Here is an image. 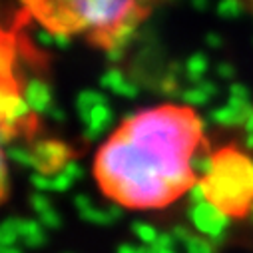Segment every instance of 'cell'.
<instances>
[{
    "instance_id": "e575fe53",
    "label": "cell",
    "mask_w": 253,
    "mask_h": 253,
    "mask_svg": "<svg viewBox=\"0 0 253 253\" xmlns=\"http://www.w3.org/2000/svg\"><path fill=\"white\" fill-rule=\"evenodd\" d=\"M245 148H247L249 152H253V134H247V136H245Z\"/></svg>"
},
{
    "instance_id": "9c48e42d",
    "label": "cell",
    "mask_w": 253,
    "mask_h": 253,
    "mask_svg": "<svg viewBox=\"0 0 253 253\" xmlns=\"http://www.w3.org/2000/svg\"><path fill=\"white\" fill-rule=\"evenodd\" d=\"M253 114V106L247 108V110H241V108H233V106H223V108H215L210 112L208 120L217 124V126H225V128H243L247 118Z\"/></svg>"
},
{
    "instance_id": "52a82bcc",
    "label": "cell",
    "mask_w": 253,
    "mask_h": 253,
    "mask_svg": "<svg viewBox=\"0 0 253 253\" xmlns=\"http://www.w3.org/2000/svg\"><path fill=\"white\" fill-rule=\"evenodd\" d=\"M116 118H114V112L108 104H100L96 106L88 120L84 122V138L88 142H98L104 138V134H108L112 130V126H114Z\"/></svg>"
},
{
    "instance_id": "3957f363",
    "label": "cell",
    "mask_w": 253,
    "mask_h": 253,
    "mask_svg": "<svg viewBox=\"0 0 253 253\" xmlns=\"http://www.w3.org/2000/svg\"><path fill=\"white\" fill-rule=\"evenodd\" d=\"M211 204L231 217H243L253 210V160L235 148L213 154V169L202 179Z\"/></svg>"
},
{
    "instance_id": "1f68e13d",
    "label": "cell",
    "mask_w": 253,
    "mask_h": 253,
    "mask_svg": "<svg viewBox=\"0 0 253 253\" xmlns=\"http://www.w3.org/2000/svg\"><path fill=\"white\" fill-rule=\"evenodd\" d=\"M146 253H177L175 249L171 247H162V245H150L146 247Z\"/></svg>"
},
{
    "instance_id": "5b68a950",
    "label": "cell",
    "mask_w": 253,
    "mask_h": 253,
    "mask_svg": "<svg viewBox=\"0 0 253 253\" xmlns=\"http://www.w3.org/2000/svg\"><path fill=\"white\" fill-rule=\"evenodd\" d=\"M0 108H2V146L8 148L10 140L18 134V124L28 120L32 108L28 106L24 94H20L12 80L2 82V94H0Z\"/></svg>"
},
{
    "instance_id": "f546056e",
    "label": "cell",
    "mask_w": 253,
    "mask_h": 253,
    "mask_svg": "<svg viewBox=\"0 0 253 253\" xmlns=\"http://www.w3.org/2000/svg\"><path fill=\"white\" fill-rule=\"evenodd\" d=\"M156 245H162V247H171V249H175V245H179L177 241H175V237L171 235V231H164V233H160V237H158V243Z\"/></svg>"
},
{
    "instance_id": "836d02e7",
    "label": "cell",
    "mask_w": 253,
    "mask_h": 253,
    "mask_svg": "<svg viewBox=\"0 0 253 253\" xmlns=\"http://www.w3.org/2000/svg\"><path fill=\"white\" fill-rule=\"evenodd\" d=\"M243 130H245V134H253V114L247 118V122H245V126H243Z\"/></svg>"
},
{
    "instance_id": "4dcf8cb0",
    "label": "cell",
    "mask_w": 253,
    "mask_h": 253,
    "mask_svg": "<svg viewBox=\"0 0 253 253\" xmlns=\"http://www.w3.org/2000/svg\"><path fill=\"white\" fill-rule=\"evenodd\" d=\"M48 118H50V120H54V122H58V124H62V122H66V112L54 106V108H52V112L48 114Z\"/></svg>"
},
{
    "instance_id": "2e32d148",
    "label": "cell",
    "mask_w": 253,
    "mask_h": 253,
    "mask_svg": "<svg viewBox=\"0 0 253 253\" xmlns=\"http://www.w3.org/2000/svg\"><path fill=\"white\" fill-rule=\"evenodd\" d=\"M102 84H104L106 88L114 90L116 94H120V96H126V98H136V96H138V90H136V86H132V84H126L118 72H110V74H108V76L102 80Z\"/></svg>"
},
{
    "instance_id": "ac0fdd59",
    "label": "cell",
    "mask_w": 253,
    "mask_h": 253,
    "mask_svg": "<svg viewBox=\"0 0 253 253\" xmlns=\"http://www.w3.org/2000/svg\"><path fill=\"white\" fill-rule=\"evenodd\" d=\"M181 245H183L185 253H217V247L200 233H192Z\"/></svg>"
},
{
    "instance_id": "603a6c76",
    "label": "cell",
    "mask_w": 253,
    "mask_h": 253,
    "mask_svg": "<svg viewBox=\"0 0 253 253\" xmlns=\"http://www.w3.org/2000/svg\"><path fill=\"white\" fill-rule=\"evenodd\" d=\"M30 208L34 210V213H44L46 210H50V208H54L52 206V200L46 196V194H40V192H34L32 196H30Z\"/></svg>"
},
{
    "instance_id": "277c9868",
    "label": "cell",
    "mask_w": 253,
    "mask_h": 253,
    "mask_svg": "<svg viewBox=\"0 0 253 253\" xmlns=\"http://www.w3.org/2000/svg\"><path fill=\"white\" fill-rule=\"evenodd\" d=\"M187 219L192 223L194 231L210 239L215 247H221L227 235V227L231 223V215H227L223 210H219L215 204L210 200L189 206L187 210Z\"/></svg>"
},
{
    "instance_id": "4fadbf2b",
    "label": "cell",
    "mask_w": 253,
    "mask_h": 253,
    "mask_svg": "<svg viewBox=\"0 0 253 253\" xmlns=\"http://www.w3.org/2000/svg\"><path fill=\"white\" fill-rule=\"evenodd\" d=\"M108 100L102 96V94H98V92H82L80 96H78V100H76V112H78V116H80V122L84 124L86 120H88V116H90V112L96 108V106H100V104H106Z\"/></svg>"
},
{
    "instance_id": "d4e9b609",
    "label": "cell",
    "mask_w": 253,
    "mask_h": 253,
    "mask_svg": "<svg viewBox=\"0 0 253 253\" xmlns=\"http://www.w3.org/2000/svg\"><path fill=\"white\" fill-rule=\"evenodd\" d=\"M0 171H2V177H0V187H2V200L8 198V189H10V173H8V156L2 152V162H0Z\"/></svg>"
},
{
    "instance_id": "6da1fadb",
    "label": "cell",
    "mask_w": 253,
    "mask_h": 253,
    "mask_svg": "<svg viewBox=\"0 0 253 253\" xmlns=\"http://www.w3.org/2000/svg\"><path fill=\"white\" fill-rule=\"evenodd\" d=\"M210 120L187 106H160L126 114L120 130L100 148L94 175L122 208L154 210L189 192L198 177L192 162Z\"/></svg>"
},
{
    "instance_id": "484cf974",
    "label": "cell",
    "mask_w": 253,
    "mask_h": 253,
    "mask_svg": "<svg viewBox=\"0 0 253 253\" xmlns=\"http://www.w3.org/2000/svg\"><path fill=\"white\" fill-rule=\"evenodd\" d=\"M62 171H64L66 175H70L74 181H78V179L84 177V168H82L80 162H76V160H70V162L64 166V169H62Z\"/></svg>"
},
{
    "instance_id": "83f0119b",
    "label": "cell",
    "mask_w": 253,
    "mask_h": 253,
    "mask_svg": "<svg viewBox=\"0 0 253 253\" xmlns=\"http://www.w3.org/2000/svg\"><path fill=\"white\" fill-rule=\"evenodd\" d=\"M90 206H94V204H92V198H90L88 194H78V196L74 198V208H76L78 213L84 211V210H88Z\"/></svg>"
},
{
    "instance_id": "7c38bea8",
    "label": "cell",
    "mask_w": 253,
    "mask_h": 253,
    "mask_svg": "<svg viewBox=\"0 0 253 253\" xmlns=\"http://www.w3.org/2000/svg\"><path fill=\"white\" fill-rule=\"evenodd\" d=\"M20 241V217L8 215L0 225V247H12Z\"/></svg>"
},
{
    "instance_id": "30bf717a",
    "label": "cell",
    "mask_w": 253,
    "mask_h": 253,
    "mask_svg": "<svg viewBox=\"0 0 253 253\" xmlns=\"http://www.w3.org/2000/svg\"><path fill=\"white\" fill-rule=\"evenodd\" d=\"M80 219H84L86 223H92V225H112L116 221H120L124 217V210L120 204H108L106 208H96V206H90L88 210L80 211L78 213Z\"/></svg>"
},
{
    "instance_id": "4316f807",
    "label": "cell",
    "mask_w": 253,
    "mask_h": 253,
    "mask_svg": "<svg viewBox=\"0 0 253 253\" xmlns=\"http://www.w3.org/2000/svg\"><path fill=\"white\" fill-rule=\"evenodd\" d=\"M192 233H194L192 229H189V227H185V225H179V223L171 227V235L175 237V241H177L179 245H181V243H183V241H185L189 235H192Z\"/></svg>"
},
{
    "instance_id": "7402d4cb",
    "label": "cell",
    "mask_w": 253,
    "mask_h": 253,
    "mask_svg": "<svg viewBox=\"0 0 253 253\" xmlns=\"http://www.w3.org/2000/svg\"><path fill=\"white\" fill-rule=\"evenodd\" d=\"M30 183H32V187L36 189V192H40V194L52 192V175H44V173L34 171L30 175Z\"/></svg>"
},
{
    "instance_id": "d6986e66",
    "label": "cell",
    "mask_w": 253,
    "mask_h": 253,
    "mask_svg": "<svg viewBox=\"0 0 253 253\" xmlns=\"http://www.w3.org/2000/svg\"><path fill=\"white\" fill-rule=\"evenodd\" d=\"M179 100H181L183 106H187V108H200V106H206V104L210 102V96H208L202 88H200V90L192 88V90L181 92V94H179Z\"/></svg>"
},
{
    "instance_id": "cb8c5ba5",
    "label": "cell",
    "mask_w": 253,
    "mask_h": 253,
    "mask_svg": "<svg viewBox=\"0 0 253 253\" xmlns=\"http://www.w3.org/2000/svg\"><path fill=\"white\" fill-rule=\"evenodd\" d=\"M187 196H189V206H196V204L206 202V200H208V194H206V185H204V181L198 179L192 187H189Z\"/></svg>"
},
{
    "instance_id": "d590c367",
    "label": "cell",
    "mask_w": 253,
    "mask_h": 253,
    "mask_svg": "<svg viewBox=\"0 0 253 253\" xmlns=\"http://www.w3.org/2000/svg\"><path fill=\"white\" fill-rule=\"evenodd\" d=\"M251 219H253V210H251Z\"/></svg>"
},
{
    "instance_id": "5bb4252c",
    "label": "cell",
    "mask_w": 253,
    "mask_h": 253,
    "mask_svg": "<svg viewBox=\"0 0 253 253\" xmlns=\"http://www.w3.org/2000/svg\"><path fill=\"white\" fill-rule=\"evenodd\" d=\"M132 233H134V235L140 239V243L146 245V247L156 245V243H158V237H160V231H158L152 223H148V221H144V219H134V221H132Z\"/></svg>"
},
{
    "instance_id": "ba28073f",
    "label": "cell",
    "mask_w": 253,
    "mask_h": 253,
    "mask_svg": "<svg viewBox=\"0 0 253 253\" xmlns=\"http://www.w3.org/2000/svg\"><path fill=\"white\" fill-rule=\"evenodd\" d=\"M24 98L28 102V106L32 108L34 114L42 116V114H50L52 108H54V96H52V88L38 80V78H32L26 82L24 86Z\"/></svg>"
},
{
    "instance_id": "f1b7e54d",
    "label": "cell",
    "mask_w": 253,
    "mask_h": 253,
    "mask_svg": "<svg viewBox=\"0 0 253 253\" xmlns=\"http://www.w3.org/2000/svg\"><path fill=\"white\" fill-rule=\"evenodd\" d=\"M116 253H146V245H134V243H120Z\"/></svg>"
},
{
    "instance_id": "8fae6325",
    "label": "cell",
    "mask_w": 253,
    "mask_h": 253,
    "mask_svg": "<svg viewBox=\"0 0 253 253\" xmlns=\"http://www.w3.org/2000/svg\"><path fill=\"white\" fill-rule=\"evenodd\" d=\"M20 241L30 249H40L48 243L46 227L38 219L20 217Z\"/></svg>"
},
{
    "instance_id": "e0dca14e",
    "label": "cell",
    "mask_w": 253,
    "mask_h": 253,
    "mask_svg": "<svg viewBox=\"0 0 253 253\" xmlns=\"http://www.w3.org/2000/svg\"><path fill=\"white\" fill-rule=\"evenodd\" d=\"M4 154L8 156V160H12L14 164L22 166V168H32L36 169V158L32 154V150L24 148V146H8L4 148Z\"/></svg>"
},
{
    "instance_id": "8992f818",
    "label": "cell",
    "mask_w": 253,
    "mask_h": 253,
    "mask_svg": "<svg viewBox=\"0 0 253 253\" xmlns=\"http://www.w3.org/2000/svg\"><path fill=\"white\" fill-rule=\"evenodd\" d=\"M36 158V171L44 175H56L72 160V150L58 140H40L32 146Z\"/></svg>"
},
{
    "instance_id": "7a4b0ae2",
    "label": "cell",
    "mask_w": 253,
    "mask_h": 253,
    "mask_svg": "<svg viewBox=\"0 0 253 253\" xmlns=\"http://www.w3.org/2000/svg\"><path fill=\"white\" fill-rule=\"evenodd\" d=\"M20 10L38 24L40 32L68 46L72 38H86L110 58L122 48L152 10V0H16Z\"/></svg>"
},
{
    "instance_id": "d6a6232c",
    "label": "cell",
    "mask_w": 253,
    "mask_h": 253,
    "mask_svg": "<svg viewBox=\"0 0 253 253\" xmlns=\"http://www.w3.org/2000/svg\"><path fill=\"white\" fill-rule=\"evenodd\" d=\"M0 253H24V249L20 245H12V247H0Z\"/></svg>"
},
{
    "instance_id": "ffe728a7",
    "label": "cell",
    "mask_w": 253,
    "mask_h": 253,
    "mask_svg": "<svg viewBox=\"0 0 253 253\" xmlns=\"http://www.w3.org/2000/svg\"><path fill=\"white\" fill-rule=\"evenodd\" d=\"M74 183H76V181H74L70 175H66L64 171H60V173L52 175V192H54V194H66L68 189H72Z\"/></svg>"
},
{
    "instance_id": "44dd1931",
    "label": "cell",
    "mask_w": 253,
    "mask_h": 253,
    "mask_svg": "<svg viewBox=\"0 0 253 253\" xmlns=\"http://www.w3.org/2000/svg\"><path fill=\"white\" fill-rule=\"evenodd\" d=\"M38 221H40L46 229H60V227H62V217H60V213L56 211V208H50V210H46L44 213H40V215H38Z\"/></svg>"
},
{
    "instance_id": "9a60e30c",
    "label": "cell",
    "mask_w": 253,
    "mask_h": 253,
    "mask_svg": "<svg viewBox=\"0 0 253 253\" xmlns=\"http://www.w3.org/2000/svg\"><path fill=\"white\" fill-rule=\"evenodd\" d=\"M189 168H192V171H194L196 177L206 179L211 173V169H213V154H208L206 150L196 152L194 158H192V162H189Z\"/></svg>"
}]
</instances>
